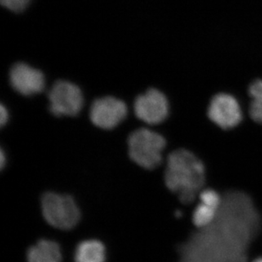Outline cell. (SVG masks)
<instances>
[{"label": "cell", "mask_w": 262, "mask_h": 262, "mask_svg": "<svg viewBox=\"0 0 262 262\" xmlns=\"http://www.w3.org/2000/svg\"><path fill=\"white\" fill-rule=\"evenodd\" d=\"M28 262H62L60 247L52 240L41 239L29 248Z\"/></svg>", "instance_id": "obj_10"}, {"label": "cell", "mask_w": 262, "mask_h": 262, "mask_svg": "<svg viewBox=\"0 0 262 262\" xmlns=\"http://www.w3.org/2000/svg\"><path fill=\"white\" fill-rule=\"evenodd\" d=\"M207 117L222 131L234 130L242 123L243 111L237 99L229 94L220 93L210 99Z\"/></svg>", "instance_id": "obj_6"}, {"label": "cell", "mask_w": 262, "mask_h": 262, "mask_svg": "<svg viewBox=\"0 0 262 262\" xmlns=\"http://www.w3.org/2000/svg\"><path fill=\"white\" fill-rule=\"evenodd\" d=\"M50 111L55 117H76L82 111L84 99L81 89L72 82L59 80L50 89Z\"/></svg>", "instance_id": "obj_5"}, {"label": "cell", "mask_w": 262, "mask_h": 262, "mask_svg": "<svg viewBox=\"0 0 262 262\" xmlns=\"http://www.w3.org/2000/svg\"><path fill=\"white\" fill-rule=\"evenodd\" d=\"M223 193L215 222L197 229L178 246V262H249L262 231L261 213L246 192L231 189Z\"/></svg>", "instance_id": "obj_1"}, {"label": "cell", "mask_w": 262, "mask_h": 262, "mask_svg": "<svg viewBox=\"0 0 262 262\" xmlns=\"http://www.w3.org/2000/svg\"><path fill=\"white\" fill-rule=\"evenodd\" d=\"M127 115V107L121 99L104 97L94 100L90 109V119L99 128L111 130L118 126Z\"/></svg>", "instance_id": "obj_8"}, {"label": "cell", "mask_w": 262, "mask_h": 262, "mask_svg": "<svg viewBox=\"0 0 262 262\" xmlns=\"http://www.w3.org/2000/svg\"><path fill=\"white\" fill-rule=\"evenodd\" d=\"M165 183L183 205L193 204L205 188L208 180L205 161L195 153L180 148L169 154L165 171Z\"/></svg>", "instance_id": "obj_2"}, {"label": "cell", "mask_w": 262, "mask_h": 262, "mask_svg": "<svg viewBox=\"0 0 262 262\" xmlns=\"http://www.w3.org/2000/svg\"><path fill=\"white\" fill-rule=\"evenodd\" d=\"M105 259V248L98 240L82 241L75 250V262H104Z\"/></svg>", "instance_id": "obj_11"}, {"label": "cell", "mask_w": 262, "mask_h": 262, "mask_svg": "<svg viewBox=\"0 0 262 262\" xmlns=\"http://www.w3.org/2000/svg\"><path fill=\"white\" fill-rule=\"evenodd\" d=\"M1 5L13 12H23L28 8L32 0H0Z\"/></svg>", "instance_id": "obj_14"}, {"label": "cell", "mask_w": 262, "mask_h": 262, "mask_svg": "<svg viewBox=\"0 0 262 262\" xmlns=\"http://www.w3.org/2000/svg\"><path fill=\"white\" fill-rule=\"evenodd\" d=\"M134 112L139 120L148 125L162 123L168 117V100L157 89H148L134 102Z\"/></svg>", "instance_id": "obj_7"}, {"label": "cell", "mask_w": 262, "mask_h": 262, "mask_svg": "<svg viewBox=\"0 0 262 262\" xmlns=\"http://www.w3.org/2000/svg\"><path fill=\"white\" fill-rule=\"evenodd\" d=\"M10 82L13 89L23 96L39 94L45 89L43 73L23 62L16 63L11 67Z\"/></svg>", "instance_id": "obj_9"}, {"label": "cell", "mask_w": 262, "mask_h": 262, "mask_svg": "<svg viewBox=\"0 0 262 262\" xmlns=\"http://www.w3.org/2000/svg\"><path fill=\"white\" fill-rule=\"evenodd\" d=\"M41 206L45 221L54 228L71 230L79 223L81 212L72 196L48 192L42 195Z\"/></svg>", "instance_id": "obj_4"}, {"label": "cell", "mask_w": 262, "mask_h": 262, "mask_svg": "<svg viewBox=\"0 0 262 262\" xmlns=\"http://www.w3.org/2000/svg\"><path fill=\"white\" fill-rule=\"evenodd\" d=\"M250 262H262V255L254 258V259H252V260H250Z\"/></svg>", "instance_id": "obj_17"}, {"label": "cell", "mask_w": 262, "mask_h": 262, "mask_svg": "<svg viewBox=\"0 0 262 262\" xmlns=\"http://www.w3.org/2000/svg\"><path fill=\"white\" fill-rule=\"evenodd\" d=\"M219 210L199 201L192 213V223L196 229L207 228L217 217Z\"/></svg>", "instance_id": "obj_13"}, {"label": "cell", "mask_w": 262, "mask_h": 262, "mask_svg": "<svg viewBox=\"0 0 262 262\" xmlns=\"http://www.w3.org/2000/svg\"><path fill=\"white\" fill-rule=\"evenodd\" d=\"M0 164H1V168L4 169L5 167V163H6V158H5V154L4 152V150H1V153H0Z\"/></svg>", "instance_id": "obj_16"}, {"label": "cell", "mask_w": 262, "mask_h": 262, "mask_svg": "<svg viewBox=\"0 0 262 262\" xmlns=\"http://www.w3.org/2000/svg\"><path fill=\"white\" fill-rule=\"evenodd\" d=\"M129 156L135 163L147 170L157 168L162 162L166 140L161 134L148 129H138L128 138Z\"/></svg>", "instance_id": "obj_3"}, {"label": "cell", "mask_w": 262, "mask_h": 262, "mask_svg": "<svg viewBox=\"0 0 262 262\" xmlns=\"http://www.w3.org/2000/svg\"><path fill=\"white\" fill-rule=\"evenodd\" d=\"M9 121V112L7 109L5 108V105H1L0 106V123L1 126H5V124L7 123Z\"/></svg>", "instance_id": "obj_15"}, {"label": "cell", "mask_w": 262, "mask_h": 262, "mask_svg": "<svg viewBox=\"0 0 262 262\" xmlns=\"http://www.w3.org/2000/svg\"><path fill=\"white\" fill-rule=\"evenodd\" d=\"M251 101L249 115L255 124L262 126V80L252 82L248 90Z\"/></svg>", "instance_id": "obj_12"}]
</instances>
